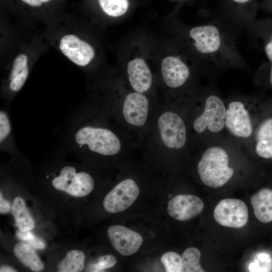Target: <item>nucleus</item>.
Listing matches in <instances>:
<instances>
[{"label": "nucleus", "instance_id": "nucleus-1", "mask_svg": "<svg viewBox=\"0 0 272 272\" xmlns=\"http://www.w3.org/2000/svg\"><path fill=\"white\" fill-rule=\"evenodd\" d=\"M189 36L196 50L212 63H242L234 38L223 25L212 22L196 26L190 30Z\"/></svg>", "mask_w": 272, "mask_h": 272}, {"label": "nucleus", "instance_id": "nucleus-2", "mask_svg": "<svg viewBox=\"0 0 272 272\" xmlns=\"http://www.w3.org/2000/svg\"><path fill=\"white\" fill-rule=\"evenodd\" d=\"M228 154L223 148L212 147L207 149L197 165L201 181L212 188L224 185L234 174V170L228 166Z\"/></svg>", "mask_w": 272, "mask_h": 272}, {"label": "nucleus", "instance_id": "nucleus-3", "mask_svg": "<svg viewBox=\"0 0 272 272\" xmlns=\"http://www.w3.org/2000/svg\"><path fill=\"white\" fill-rule=\"evenodd\" d=\"M75 140L78 144L86 145L90 150L102 155H114L121 148L118 137L106 128L91 126L83 127L76 133Z\"/></svg>", "mask_w": 272, "mask_h": 272}, {"label": "nucleus", "instance_id": "nucleus-4", "mask_svg": "<svg viewBox=\"0 0 272 272\" xmlns=\"http://www.w3.org/2000/svg\"><path fill=\"white\" fill-rule=\"evenodd\" d=\"M52 185L56 189L72 196L84 197L92 191L94 180L88 173H77L74 167L67 166L63 167L59 175L52 180Z\"/></svg>", "mask_w": 272, "mask_h": 272}, {"label": "nucleus", "instance_id": "nucleus-5", "mask_svg": "<svg viewBox=\"0 0 272 272\" xmlns=\"http://www.w3.org/2000/svg\"><path fill=\"white\" fill-rule=\"evenodd\" d=\"M226 113L222 100L217 95H210L206 99L204 111L193 122V128L198 133L206 128L211 132H219L225 125Z\"/></svg>", "mask_w": 272, "mask_h": 272}, {"label": "nucleus", "instance_id": "nucleus-6", "mask_svg": "<svg viewBox=\"0 0 272 272\" xmlns=\"http://www.w3.org/2000/svg\"><path fill=\"white\" fill-rule=\"evenodd\" d=\"M158 126L163 144L171 149H180L186 141V127L181 117L177 113L167 111L158 120Z\"/></svg>", "mask_w": 272, "mask_h": 272}, {"label": "nucleus", "instance_id": "nucleus-7", "mask_svg": "<svg viewBox=\"0 0 272 272\" xmlns=\"http://www.w3.org/2000/svg\"><path fill=\"white\" fill-rule=\"evenodd\" d=\"M214 217L216 222L223 226L240 228L247 223L248 211L247 206L242 200L225 198L216 206Z\"/></svg>", "mask_w": 272, "mask_h": 272}, {"label": "nucleus", "instance_id": "nucleus-8", "mask_svg": "<svg viewBox=\"0 0 272 272\" xmlns=\"http://www.w3.org/2000/svg\"><path fill=\"white\" fill-rule=\"evenodd\" d=\"M140 188L131 179L123 180L105 197L103 207L110 213L122 212L129 208L137 199Z\"/></svg>", "mask_w": 272, "mask_h": 272}, {"label": "nucleus", "instance_id": "nucleus-9", "mask_svg": "<svg viewBox=\"0 0 272 272\" xmlns=\"http://www.w3.org/2000/svg\"><path fill=\"white\" fill-rule=\"evenodd\" d=\"M107 235L114 249L123 256L135 253L143 242L139 233L121 225L110 226L107 229Z\"/></svg>", "mask_w": 272, "mask_h": 272}, {"label": "nucleus", "instance_id": "nucleus-10", "mask_svg": "<svg viewBox=\"0 0 272 272\" xmlns=\"http://www.w3.org/2000/svg\"><path fill=\"white\" fill-rule=\"evenodd\" d=\"M225 125L234 135L243 138L249 137L252 126L248 111L243 103L239 101L231 102L226 110Z\"/></svg>", "mask_w": 272, "mask_h": 272}, {"label": "nucleus", "instance_id": "nucleus-11", "mask_svg": "<svg viewBox=\"0 0 272 272\" xmlns=\"http://www.w3.org/2000/svg\"><path fill=\"white\" fill-rule=\"evenodd\" d=\"M203 207L199 197L191 194H179L169 201L167 212L173 219L186 221L199 214Z\"/></svg>", "mask_w": 272, "mask_h": 272}, {"label": "nucleus", "instance_id": "nucleus-12", "mask_svg": "<svg viewBox=\"0 0 272 272\" xmlns=\"http://www.w3.org/2000/svg\"><path fill=\"white\" fill-rule=\"evenodd\" d=\"M59 48L72 61L80 66H85L94 56L93 47L77 36L69 34L60 41Z\"/></svg>", "mask_w": 272, "mask_h": 272}, {"label": "nucleus", "instance_id": "nucleus-13", "mask_svg": "<svg viewBox=\"0 0 272 272\" xmlns=\"http://www.w3.org/2000/svg\"><path fill=\"white\" fill-rule=\"evenodd\" d=\"M122 112L124 119L129 124L137 126L143 125L149 113L147 97L139 92L128 94L123 103Z\"/></svg>", "mask_w": 272, "mask_h": 272}, {"label": "nucleus", "instance_id": "nucleus-14", "mask_svg": "<svg viewBox=\"0 0 272 272\" xmlns=\"http://www.w3.org/2000/svg\"><path fill=\"white\" fill-rule=\"evenodd\" d=\"M161 72L165 84L171 88L182 86L189 76V70L186 64L179 57L169 56L162 62Z\"/></svg>", "mask_w": 272, "mask_h": 272}, {"label": "nucleus", "instance_id": "nucleus-15", "mask_svg": "<svg viewBox=\"0 0 272 272\" xmlns=\"http://www.w3.org/2000/svg\"><path fill=\"white\" fill-rule=\"evenodd\" d=\"M127 73L130 84L135 91L142 93L150 88L152 74L144 59L137 58L130 61L127 64Z\"/></svg>", "mask_w": 272, "mask_h": 272}, {"label": "nucleus", "instance_id": "nucleus-16", "mask_svg": "<svg viewBox=\"0 0 272 272\" xmlns=\"http://www.w3.org/2000/svg\"><path fill=\"white\" fill-rule=\"evenodd\" d=\"M251 203L256 218L261 222H272V190L262 188L251 197Z\"/></svg>", "mask_w": 272, "mask_h": 272}, {"label": "nucleus", "instance_id": "nucleus-17", "mask_svg": "<svg viewBox=\"0 0 272 272\" xmlns=\"http://www.w3.org/2000/svg\"><path fill=\"white\" fill-rule=\"evenodd\" d=\"M255 151L261 157L272 158V118L265 120L256 132Z\"/></svg>", "mask_w": 272, "mask_h": 272}, {"label": "nucleus", "instance_id": "nucleus-18", "mask_svg": "<svg viewBox=\"0 0 272 272\" xmlns=\"http://www.w3.org/2000/svg\"><path fill=\"white\" fill-rule=\"evenodd\" d=\"M14 253L19 260L33 271H40L44 264L32 246L23 242L16 243Z\"/></svg>", "mask_w": 272, "mask_h": 272}, {"label": "nucleus", "instance_id": "nucleus-19", "mask_svg": "<svg viewBox=\"0 0 272 272\" xmlns=\"http://www.w3.org/2000/svg\"><path fill=\"white\" fill-rule=\"evenodd\" d=\"M12 214L20 230L30 231L34 227V222L21 197H16L11 208Z\"/></svg>", "mask_w": 272, "mask_h": 272}, {"label": "nucleus", "instance_id": "nucleus-20", "mask_svg": "<svg viewBox=\"0 0 272 272\" xmlns=\"http://www.w3.org/2000/svg\"><path fill=\"white\" fill-rule=\"evenodd\" d=\"M85 256L80 250L68 252L66 256L59 263L57 270L59 272H80L84 266Z\"/></svg>", "mask_w": 272, "mask_h": 272}, {"label": "nucleus", "instance_id": "nucleus-21", "mask_svg": "<svg viewBox=\"0 0 272 272\" xmlns=\"http://www.w3.org/2000/svg\"><path fill=\"white\" fill-rule=\"evenodd\" d=\"M200 252L194 247L186 249L182 254L183 271L204 272L199 264Z\"/></svg>", "mask_w": 272, "mask_h": 272}, {"label": "nucleus", "instance_id": "nucleus-22", "mask_svg": "<svg viewBox=\"0 0 272 272\" xmlns=\"http://www.w3.org/2000/svg\"><path fill=\"white\" fill-rule=\"evenodd\" d=\"M103 12L111 17L124 14L128 8V0H98Z\"/></svg>", "mask_w": 272, "mask_h": 272}, {"label": "nucleus", "instance_id": "nucleus-23", "mask_svg": "<svg viewBox=\"0 0 272 272\" xmlns=\"http://www.w3.org/2000/svg\"><path fill=\"white\" fill-rule=\"evenodd\" d=\"M161 260L167 272L183 271L182 258L174 251H168L163 254Z\"/></svg>", "mask_w": 272, "mask_h": 272}, {"label": "nucleus", "instance_id": "nucleus-24", "mask_svg": "<svg viewBox=\"0 0 272 272\" xmlns=\"http://www.w3.org/2000/svg\"><path fill=\"white\" fill-rule=\"evenodd\" d=\"M116 263L115 257L110 254L100 256L95 262L90 264L88 268L89 271H102L113 267Z\"/></svg>", "mask_w": 272, "mask_h": 272}, {"label": "nucleus", "instance_id": "nucleus-25", "mask_svg": "<svg viewBox=\"0 0 272 272\" xmlns=\"http://www.w3.org/2000/svg\"><path fill=\"white\" fill-rule=\"evenodd\" d=\"M17 235L19 239L26 242L35 249H42L45 247L44 242L34 235L30 231L19 230L17 232Z\"/></svg>", "mask_w": 272, "mask_h": 272}, {"label": "nucleus", "instance_id": "nucleus-26", "mask_svg": "<svg viewBox=\"0 0 272 272\" xmlns=\"http://www.w3.org/2000/svg\"><path fill=\"white\" fill-rule=\"evenodd\" d=\"M27 67V56L23 54L18 55L14 60L10 74V81H11L22 73Z\"/></svg>", "mask_w": 272, "mask_h": 272}, {"label": "nucleus", "instance_id": "nucleus-27", "mask_svg": "<svg viewBox=\"0 0 272 272\" xmlns=\"http://www.w3.org/2000/svg\"><path fill=\"white\" fill-rule=\"evenodd\" d=\"M11 126L7 114L1 111L0 112V141L3 142L10 133Z\"/></svg>", "mask_w": 272, "mask_h": 272}, {"label": "nucleus", "instance_id": "nucleus-28", "mask_svg": "<svg viewBox=\"0 0 272 272\" xmlns=\"http://www.w3.org/2000/svg\"><path fill=\"white\" fill-rule=\"evenodd\" d=\"M28 67L25 70L11 81H10V88L13 91H18L21 89L25 82L28 76Z\"/></svg>", "mask_w": 272, "mask_h": 272}, {"label": "nucleus", "instance_id": "nucleus-29", "mask_svg": "<svg viewBox=\"0 0 272 272\" xmlns=\"http://www.w3.org/2000/svg\"><path fill=\"white\" fill-rule=\"evenodd\" d=\"M11 205L10 202L5 200L1 192L0 194V213L1 214H6L9 212Z\"/></svg>", "mask_w": 272, "mask_h": 272}, {"label": "nucleus", "instance_id": "nucleus-30", "mask_svg": "<svg viewBox=\"0 0 272 272\" xmlns=\"http://www.w3.org/2000/svg\"><path fill=\"white\" fill-rule=\"evenodd\" d=\"M264 51L268 60L272 62V34L270 40L264 46Z\"/></svg>", "mask_w": 272, "mask_h": 272}, {"label": "nucleus", "instance_id": "nucleus-31", "mask_svg": "<svg viewBox=\"0 0 272 272\" xmlns=\"http://www.w3.org/2000/svg\"><path fill=\"white\" fill-rule=\"evenodd\" d=\"M28 5L33 7L40 6L43 3H46L50 0H22Z\"/></svg>", "mask_w": 272, "mask_h": 272}, {"label": "nucleus", "instance_id": "nucleus-32", "mask_svg": "<svg viewBox=\"0 0 272 272\" xmlns=\"http://www.w3.org/2000/svg\"><path fill=\"white\" fill-rule=\"evenodd\" d=\"M259 260L262 263H270L271 262V258L269 254L266 253H260L257 256Z\"/></svg>", "mask_w": 272, "mask_h": 272}, {"label": "nucleus", "instance_id": "nucleus-33", "mask_svg": "<svg viewBox=\"0 0 272 272\" xmlns=\"http://www.w3.org/2000/svg\"><path fill=\"white\" fill-rule=\"evenodd\" d=\"M1 272H14L17 271L15 269L12 268L11 266L8 265H3L1 266L0 268Z\"/></svg>", "mask_w": 272, "mask_h": 272}, {"label": "nucleus", "instance_id": "nucleus-34", "mask_svg": "<svg viewBox=\"0 0 272 272\" xmlns=\"http://www.w3.org/2000/svg\"><path fill=\"white\" fill-rule=\"evenodd\" d=\"M232 1L237 4H243L248 3L250 0H232Z\"/></svg>", "mask_w": 272, "mask_h": 272}, {"label": "nucleus", "instance_id": "nucleus-35", "mask_svg": "<svg viewBox=\"0 0 272 272\" xmlns=\"http://www.w3.org/2000/svg\"><path fill=\"white\" fill-rule=\"evenodd\" d=\"M270 83L272 85V66L270 69Z\"/></svg>", "mask_w": 272, "mask_h": 272}]
</instances>
